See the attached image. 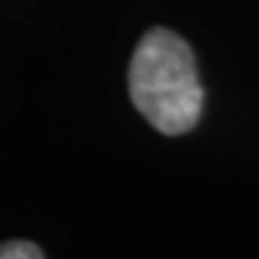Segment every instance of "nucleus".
Returning <instances> with one entry per match:
<instances>
[{"instance_id":"nucleus-2","label":"nucleus","mask_w":259,"mask_h":259,"mask_svg":"<svg viewBox=\"0 0 259 259\" xmlns=\"http://www.w3.org/2000/svg\"><path fill=\"white\" fill-rule=\"evenodd\" d=\"M42 251L27 241H11L0 246V259H40Z\"/></svg>"},{"instance_id":"nucleus-1","label":"nucleus","mask_w":259,"mask_h":259,"mask_svg":"<svg viewBox=\"0 0 259 259\" xmlns=\"http://www.w3.org/2000/svg\"><path fill=\"white\" fill-rule=\"evenodd\" d=\"M130 96L159 133L183 135L193 130L201 116L204 90L188 42L169 29H151L130 64Z\"/></svg>"}]
</instances>
